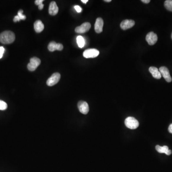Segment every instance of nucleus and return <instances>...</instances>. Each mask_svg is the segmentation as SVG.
Returning a JSON list of instances; mask_svg holds the SVG:
<instances>
[{
    "instance_id": "obj_7",
    "label": "nucleus",
    "mask_w": 172,
    "mask_h": 172,
    "mask_svg": "<svg viewBox=\"0 0 172 172\" xmlns=\"http://www.w3.org/2000/svg\"><path fill=\"white\" fill-rule=\"evenodd\" d=\"M159 71L161 75L163 77V78L165 79L166 81L168 82H171L172 80V77H171L169 71L168 69L165 66H161L160 67Z\"/></svg>"
},
{
    "instance_id": "obj_1",
    "label": "nucleus",
    "mask_w": 172,
    "mask_h": 172,
    "mask_svg": "<svg viewBox=\"0 0 172 172\" xmlns=\"http://www.w3.org/2000/svg\"><path fill=\"white\" fill-rule=\"evenodd\" d=\"M14 33L10 31H5L0 34V42L4 44H11L15 40Z\"/></svg>"
},
{
    "instance_id": "obj_12",
    "label": "nucleus",
    "mask_w": 172,
    "mask_h": 172,
    "mask_svg": "<svg viewBox=\"0 0 172 172\" xmlns=\"http://www.w3.org/2000/svg\"><path fill=\"white\" fill-rule=\"evenodd\" d=\"M103 25V20L101 18H98L97 19H96L94 28H95V31L97 33H100L102 32Z\"/></svg>"
},
{
    "instance_id": "obj_22",
    "label": "nucleus",
    "mask_w": 172,
    "mask_h": 172,
    "mask_svg": "<svg viewBox=\"0 0 172 172\" xmlns=\"http://www.w3.org/2000/svg\"><path fill=\"white\" fill-rule=\"evenodd\" d=\"M74 8H75V10H76V11L77 12V13H80L81 11H82L81 8L79 5H75Z\"/></svg>"
},
{
    "instance_id": "obj_15",
    "label": "nucleus",
    "mask_w": 172,
    "mask_h": 172,
    "mask_svg": "<svg viewBox=\"0 0 172 172\" xmlns=\"http://www.w3.org/2000/svg\"><path fill=\"white\" fill-rule=\"evenodd\" d=\"M149 70L150 71V72L152 74V76L154 78L156 79H161L162 75L157 67H155V66H151L149 69Z\"/></svg>"
},
{
    "instance_id": "obj_3",
    "label": "nucleus",
    "mask_w": 172,
    "mask_h": 172,
    "mask_svg": "<svg viewBox=\"0 0 172 172\" xmlns=\"http://www.w3.org/2000/svg\"><path fill=\"white\" fill-rule=\"evenodd\" d=\"M41 63V60L38 57H32L30 59V63L27 65V69L29 71H34L38 68Z\"/></svg>"
},
{
    "instance_id": "obj_29",
    "label": "nucleus",
    "mask_w": 172,
    "mask_h": 172,
    "mask_svg": "<svg viewBox=\"0 0 172 172\" xmlns=\"http://www.w3.org/2000/svg\"><path fill=\"white\" fill-rule=\"evenodd\" d=\"M104 1H105V2H107V3H110V2H111V0H104Z\"/></svg>"
},
{
    "instance_id": "obj_4",
    "label": "nucleus",
    "mask_w": 172,
    "mask_h": 172,
    "mask_svg": "<svg viewBox=\"0 0 172 172\" xmlns=\"http://www.w3.org/2000/svg\"><path fill=\"white\" fill-rule=\"evenodd\" d=\"M61 77V75L59 73H55L53 74L46 81V84L48 86H54L59 82Z\"/></svg>"
},
{
    "instance_id": "obj_2",
    "label": "nucleus",
    "mask_w": 172,
    "mask_h": 172,
    "mask_svg": "<svg viewBox=\"0 0 172 172\" xmlns=\"http://www.w3.org/2000/svg\"><path fill=\"white\" fill-rule=\"evenodd\" d=\"M125 125L130 129H136L139 127V122L134 118L129 117L125 120Z\"/></svg>"
},
{
    "instance_id": "obj_18",
    "label": "nucleus",
    "mask_w": 172,
    "mask_h": 172,
    "mask_svg": "<svg viewBox=\"0 0 172 172\" xmlns=\"http://www.w3.org/2000/svg\"><path fill=\"white\" fill-rule=\"evenodd\" d=\"M164 5L166 9L172 12V0H166L165 1Z\"/></svg>"
},
{
    "instance_id": "obj_5",
    "label": "nucleus",
    "mask_w": 172,
    "mask_h": 172,
    "mask_svg": "<svg viewBox=\"0 0 172 172\" xmlns=\"http://www.w3.org/2000/svg\"><path fill=\"white\" fill-rule=\"evenodd\" d=\"M100 54V52L96 49H88L83 52V56L87 59L95 58L97 57Z\"/></svg>"
},
{
    "instance_id": "obj_8",
    "label": "nucleus",
    "mask_w": 172,
    "mask_h": 172,
    "mask_svg": "<svg viewBox=\"0 0 172 172\" xmlns=\"http://www.w3.org/2000/svg\"><path fill=\"white\" fill-rule=\"evenodd\" d=\"M158 37L157 35L152 32H151L147 34L146 36V40L149 45L152 46L155 45L157 42Z\"/></svg>"
},
{
    "instance_id": "obj_26",
    "label": "nucleus",
    "mask_w": 172,
    "mask_h": 172,
    "mask_svg": "<svg viewBox=\"0 0 172 172\" xmlns=\"http://www.w3.org/2000/svg\"><path fill=\"white\" fill-rule=\"evenodd\" d=\"M141 1L145 4H149L150 2V0H142Z\"/></svg>"
},
{
    "instance_id": "obj_16",
    "label": "nucleus",
    "mask_w": 172,
    "mask_h": 172,
    "mask_svg": "<svg viewBox=\"0 0 172 172\" xmlns=\"http://www.w3.org/2000/svg\"><path fill=\"white\" fill-rule=\"evenodd\" d=\"M34 29L36 33H40L44 30V25L40 20H37L34 24Z\"/></svg>"
},
{
    "instance_id": "obj_10",
    "label": "nucleus",
    "mask_w": 172,
    "mask_h": 172,
    "mask_svg": "<svg viewBox=\"0 0 172 172\" xmlns=\"http://www.w3.org/2000/svg\"><path fill=\"white\" fill-rule=\"evenodd\" d=\"M63 49V46L60 43H56L54 41L51 42L48 46V49L50 52H54L55 50L61 51Z\"/></svg>"
},
{
    "instance_id": "obj_25",
    "label": "nucleus",
    "mask_w": 172,
    "mask_h": 172,
    "mask_svg": "<svg viewBox=\"0 0 172 172\" xmlns=\"http://www.w3.org/2000/svg\"><path fill=\"white\" fill-rule=\"evenodd\" d=\"M168 131L170 133L172 134V124L170 125L169 126Z\"/></svg>"
},
{
    "instance_id": "obj_9",
    "label": "nucleus",
    "mask_w": 172,
    "mask_h": 172,
    "mask_svg": "<svg viewBox=\"0 0 172 172\" xmlns=\"http://www.w3.org/2000/svg\"><path fill=\"white\" fill-rule=\"evenodd\" d=\"M77 107L81 113L87 114L89 111V106L87 102L84 101H79L77 104Z\"/></svg>"
},
{
    "instance_id": "obj_28",
    "label": "nucleus",
    "mask_w": 172,
    "mask_h": 172,
    "mask_svg": "<svg viewBox=\"0 0 172 172\" xmlns=\"http://www.w3.org/2000/svg\"><path fill=\"white\" fill-rule=\"evenodd\" d=\"M81 1H82L83 4H87V3L88 1V0H81Z\"/></svg>"
},
{
    "instance_id": "obj_27",
    "label": "nucleus",
    "mask_w": 172,
    "mask_h": 172,
    "mask_svg": "<svg viewBox=\"0 0 172 172\" xmlns=\"http://www.w3.org/2000/svg\"><path fill=\"white\" fill-rule=\"evenodd\" d=\"M44 4H40V5H39L38 6V8L39 10H41L43 9V8H44Z\"/></svg>"
},
{
    "instance_id": "obj_17",
    "label": "nucleus",
    "mask_w": 172,
    "mask_h": 172,
    "mask_svg": "<svg viewBox=\"0 0 172 172\" xmlns=\"http://www.w3.org/2000/svg\"><path fill=\"white\" fill-rule=\"evenodd\" d=\"M77 45L79 48H83L85 44V39L83 38L82 36L79 35L77 38Z\"/></svg>"
},
{
    "instance_id": "obj_11",
    "label": "nucleus",
    "mask_w": 172,
    "mask_h": 172,
    "mask_svg": "<svg viewBox=\"0 0 172 172\" xmlns=\"http://www.w3.org/2000/svg\"><path fill=\"white\" fill-rule=\"evenodd\" d=\"M135 22L132 20H125L121 22L120 25L122 30H125L132 27L134 25Z\"/></svg>"
},
{
    "instance_id": "obj_6",
    "label": "nucleus",
    "mask_w": 172,
    "mask_h": 172,
    "mask_svg": "<svg viewBox=\"0 0 172 172\" xmlns=\"http://www.w3.org/2000/svg\"><path fill=\"white\" fill-rule=\"evenodd\" d=\"M91 27V25L90 22H86L82 24L80 26H77L75 28V32L77 33L83 34L89 31Z\"/></svg>"
},
{
    "instance_id": "obj_19",
    "label": "nucleus",
    "mask_w": 172,
    "mask_h": 172,
    "mask_svg": "<svg viewBox=\"0 0 172 172\" xmlns=\"http://www.w3.org/2000/svg\"><path fill=\"white\" fill-rule=\"evenodd\" d=\"M7 108V104L6 102L0 100V110L4 111Z\"/></svg>"
},
{
    "instance_id": "obj_30",
    "label": "nucleus",
    "mask_w": 172,
    "mask_h": 172,
    "mask_svg": "<svg viewBox=\"0 0 172 172\" xmlns=\"http://www.w3.org/2000/svg\"><path fill=\"white\" fill-rule=\"evenodd\" d=\"M171 38H172V35H171Z\"/></svg>"
},
{
    "instance_id": "obj_20",
    "label": "nucleus",
    "mask_w": 172,
    "mask_h": 172,
    "mask_svg": "<svg viewBox=\"0 0 172 172\" xmlns=\"http://www.w3.org/2000/svg\"><path fill=\"white\" fill-rule=\"evenodd\" d=\"M23 11L22 10H20L18 12V16H19L21 20H25L26 19V16L24 15L23 14Z\"/></svg>"
},
{
    "instance_id": "obj_21",
    "label": "nucleus",
    "mask_w": 172,
    "mask_h": 172,
    "mask_svg": "<svg viewBox=\"0 0 172 172\" xmlns=\"http://www.w3.org/2000/svg\"><path fill=\"white\" fill-rule=\"evenodd\" d=\"M4 48L3 46H1L0 47V59H1L3 56V54L4 52Z\"/></svg>"
},
{
    "instance_id": "obj_13",
    "label": "nucleus",
    "mask_w": 172,
    "mask_h": 172,
    "mask_svg": "<svg viewBox=\"0 0 172 172\" xmlns=\"http://www.w3.org/2000/svg\"><path fill=\"white\" fill-rule=\"evenodd\" d=\"M48 12L51 15H56L59 12V7L55 1H52L50 3L49 7Z\"/></svg>"
},
{
    "instance_id": "obj_24",
    "label": "nucleus",
    "mask_w": 172,
    "mask_h": 172,
    "mask_svg": "<svg viewBox=\"0 0 172 172\" xmlns=\"http://www.w3.org/2000/svg\"><path fill=\"white\" fill-rule=\"evenodd\" d=\"M21 19H20V18L19 17V16L18 15H16L15 16L14 18V22H16L20 21Z\"/></svg>"
},
{
    "instance_id": "obj_14",
    "label": "nucleus",
    "mask_w": 172,
    "mask_h": 172,
    "mask_svg": "<svg viewBox=\"0 0 172 172\" xmlns=\"http://www.w3.org/2000/svg\"><path fill=\"white\" fill-rule=\"evenodd\" d=\"M156 151L159 153H165L166 155H169L172 153V151L171 150L169 149V148L167 146H161L160 145H156L155 147Z\"/></svg>"
},
{
    "instance_id": "obj_23",
    "label": "nucleus",
    "mask_w": 172,
    "mask_h": 172,
    "mask_svg": "<svg viewBox=\"0 0 172 172\" xmlns=\"http://www.w3.org/2000/svg\"><path fill=\"white\" fill-rule=\"evenodd\" d=\"M43 1H44V0H36V1H35V3L36 5L39 6L40 4H42Z\"/></svg>"
}]
</instances>
